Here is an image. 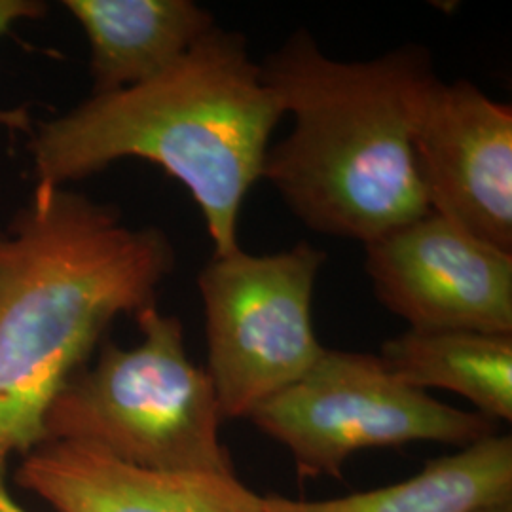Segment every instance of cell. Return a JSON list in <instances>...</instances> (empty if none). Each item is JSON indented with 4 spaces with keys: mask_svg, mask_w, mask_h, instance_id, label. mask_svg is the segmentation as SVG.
Segmentation results:
<instances>
[{
    "mask_svg": "<svg viewBox=\"0 0 512 512\" xmlns=\"http://www.w3.org/2000/svg\"><path fill=\"white\" fill-rule=\"evenodd\" d=\"M177 253L158 226L107 202L35 184L0 228V463L44 442L59 391L120 315L158 304Z\"/></svg>",
    "mask_w": 512,
    "mask_h": 512,
    "instance_id": "cell-1",
    "label": "cell"
},
{
    "mask_svg": "<svg viewBox=\"0 0 512 512\" xmlns=\"http://www.w3.org/2000/svg\"><path fill=\"white\" fill-rule=\"evenodd\" d=\"M293 131L268 148L262 179L313 232L363 245L431 211L414 137L437 78L414 44L338 61L300 29L260 63Z\"/></svg>",
    "mask_w": 512,
    "mask_h": 512,
    "instance_id": "cell-2",
    "label": "cell"
},
{
    "mask_svg": "<svg viewBox=\"0 0 512 512\" xmlns=\"http://www.w3.org/2000/svg\"><path fill=\"white\" fill-rule=\"evenodd\" d=\"M283 116L247 38L215 27L160 76L37 124L29 152L35 181L50 186L120 160L160 165L198 203L215 255H226L239 247L241 205Z\"/></svg>",
    "mask_w": 512,
    "mask_h": 512,
    "instance_id": "cell-3",
    "label": "cell"
},
{
    "mask_svg": "<svg viewBox=\"0 0 512 512\" xmlns=\"http://www.w3.org/2000/svg\"><path fill=\"white\" fill-rule=\"evenodd\" d=\"M141 342L105 340L50 404L44 442H78L148 471L234 473L220 442L219 401L205 368L194 365L183 323L158 304L135 315Z\"/></svg>",
    "mask_w": 512,
    "mask_h": 512,
    "instance_id": "cell-4",
    "label": "cell"
},
{
    "mask_svg": "<svg viewBox=\"0 0 512 512\" xmlns=\"http://www.w3.org/2000/svg\"><path fill=\"white\" fill-rule=\"evenodd\" d=\"M327 255L310 241L251 255H213L198 274L207 374L224 420L298 382L325 348L313 329V291Z\"/></svg>",
    "mask_w": 512,
    "mask_h": 512,
    "instance_id": "cell-5",
    "label": "cell"
},
{
    "mask_svg": "<svg viewBox=\"0 0 512 512\" xmlns=\"http://www.w3.org/2000/svg\"><path fill=\"white\" fill-rule=\"evenodd\" d=\"M293 456L300 476L342 478L361 450L406 442L469 446L497 433V421L440 403L404 384L380 355L327 349L293 385L247 416Z\"/></svg>",
    "mask_w": 512,
    "mask_h": 512,
    "instance_id": "cell-6",
    "label": "cell"
},
{
    "mask_svg": "<svg viewBox=\"0 0 512 512\" xmlns=\"http://www.w3.org/2000/svg\"><path fill=\"white\" fill-rule=\"evenodd\" d=\"M378 302L410 330L512 334V253L435 211L365 245Z\"/></svg>",
    "mask_w": 512,
    "mask_h": 512,
    "instance_id": "cell-7",
    "label": "cell"
},
{
    "mask_svg": "<svg viewBox=\"0 0 512 512\" xmlns=\"http://www.w3.org/2000/svg\"><path fill=\"white\" fill-rule=\"evenodd\" d=\"M416 162L431 211L512 253V109L469 80H433Z\"/></svg>",
    "mask_w": 512,
    "mask_h": 512,
    "instance_id": "cell-8",
    "label": "cell"
},
{
    "mask_svg": "<svg viewBox=\"0 0 512 512\" xmlns=\"http://www.w3.org/2000/svg\"><path fill=\"white\" fill-rule=\"evenodd\" d=\"M19 486L57 512H262V497L236 473L148 471L78 442H42Z\"/></svg>",
    "mask_w": 512,
    "mask_h": 512,
    "instance_id": "cell-9",
    "label": "cell"
},
{
    "mask_svg": "<svg viewBox=\"0 0 512 512\" xmlns=\"http://www.w3.org/2000/svg\"><path fill=\"white\" fill-rule=\"evenodd\" d=\"M90 46L92 95L160 76L217 25L194 0H63Z\"/></svg>",
    "mask_w": 512,
    "mask_h": 512,
    "instance_id": "cell-10",
    "label": "cell"
},
{
    "mask_svg": "<svg viewBox=\"0 0 512 512\" xmlns=\"http://www.w3.org/2000/svg\"><path fill=\"white\" fill-rule=\"evenodd\" d=\"M509 499L512 437L495 433L385 488L323 501L264 495L262 512H473Z\"/></svg>",
    "mask_w": 512,
    "mask_h": 512,
    "instance_id": "cell-11",
    "label": "cell"
},
{
    "mask_svg": "<svg viewBox=\"0 0 512 512\" xmlns=\"http://www.w3.org/2000/svg\"><path fill=\"white\" fill-rule=\"evenodd\" d=\"M380 359L404 384L452 391L490 420H512V334L408 329L385 340Z\"/></svg>",
    "mask_w": 512,
    "mask_h": 512,
    "instance_id": "cell-12",
    "label": "cell"
},
{
    "mask_svg": "<svg viewBox=\"0 0 512 512\" xmlns=\"http://www.w3.org/2000/svg\"><path fill=\"white\" fill-rule=\"evenodd\" d=\"M50 6L42 0H0V37H4L19 21H35L48 14ZM0 126L10 131H33L29 110L0 109Z\"/></svg>",
    "mask_w": 512,
    "mask_h": 512,
    "instance_id": "cell-13",
    "label": "cell"
},
{
    "mask_svg": "<svg viewBox=\"0 0 512 512\" xmlns=\"http://www.w3.org/2000/svg\"><path fill=\"white\" fill-rule=\"evenodd\" d=\"M2 469H4V465L0 463V512H27L25 509H21L18 503L6 492L4 482H2Z\"/></svg>",
    "mask_w": 512,
    "mask_h": 512,
    "instance_id": "cell-14",
    "label": "cell"
},
{
    "mask_svg": "<svg viewBox=\"0 0 512 512\" xmlns=\"http://www.w3.org/2000/svg\"><path fill=\"white\" fill-rule=\"evenodd\" d=\"M473 512H512V499L509 501H497V503H490L484 507H478Z\"/></svg>",
    "mask_w": 512,
    "mask_h": 512,
    "instance_id": "cell-15",
    "label": "cell"
}]
</instances>
